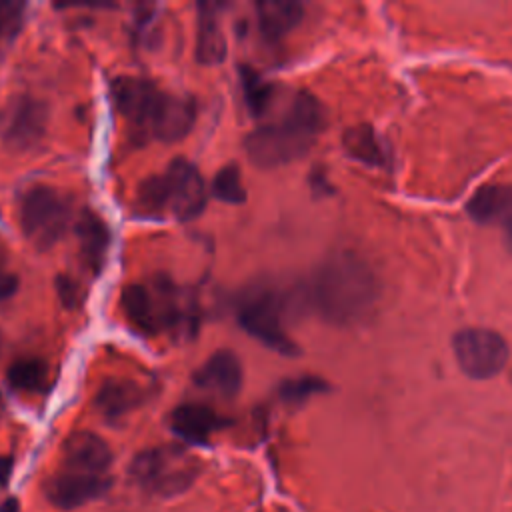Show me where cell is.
I'll list each match as a JSON object with an SVG mask.
<instances>
[{
	"instance_id": "cell-19",
	"label": "cell",
	"mask_w": 512,
	"mask_h": 512,
	"mask_svg": "<svg viewBox=\"0 0 512 512\" xmlns=\"http://www.w3.org/2000/svg\"><path fill=\"white\" fill-rule=\"evenodd\" d=\"M342 144L348 156L356 158L358 162H364L370 166L384 164V148L370 126L348 128L342 136Z\"/></svg>"
},
{
	"instance_id": "cell-12",
	"label": "cell",
	"mask_w": 512,
	"mask_h": 512,
	"mask_svg": "<svg viewBox=\"0 0 512 512\" xmlns=\"http://www.w3.org/2000/svg\"><path fill=\"white\" fill-rule=\"evenodd\" d=\"M168 424L176 436L186 442L204 444L224 424V420L206 404H180L170 416Z\"/></svg>"
},
{
	"instance_id": "cell-1",
	"label": "cell",
	"mask_w": 512,
	"mask_h": 512,
	"mask_svg": "<svg viewBox=\"0 0 512 512\" xmlns=\"http://www.w3.org/2000/svg\"><path fill=\"white\" fill-rule=\"evenodd\" d=\"M306 294L312 310L322 320L350 326L364 320L374 308L380 284L360 256L338 252L316 268Z\"/></svg>"
},
{
	"instance_id": "cell-13",
	"label": "cell",
	"mask_w": 512,
	"mask_h": 512,
	"mask_svg": "<svg viewBox=\"0 0 512 512\" xmlns=\"http://www.w3.org/2000/svg\"><path fill=\"white\" fill-rule=\"evenodd\" d=\"M46 118L48 110L44 102L34 98H22L14 108L10 124L6 128V142L12 148L20 150L34 146L46 130Z\"/></svg>"
},
{
	"instance_id": "cell-26",
	"label": "cell",
	"mask_w": 512,
	"mask_h": 512,
	"mask_svg": "<svg viewBox=\"0 0 512 512\" xmlns=\"http://www.w3.org/2000/svg\"><path fill=\"white\" fill-rule=\"evenodd\" d=\"M18 290V278L12 272L0 270V300L10 298Z\"/></svg>"
},
{
	"instance_id": "cell-16",
	"label": "cell",
	"mask_w": 512,
	"mask_h": 512,
	"mask_svg": "<svg viewBox=\"0 0 512 512\" xmlns=\"http://www.w3.org/2000/svg\"><path fill=\"white\" fill-rule=\"evenodd\" d=\"M304 16V8L298 2L288 0H262L256 4V20L264 38L278 40L288 34Z\"/></svg>"
},
{
	"instance_id": "cell-10",
	"label": "cell",
	"mask_w": 512,
	"mask_h": 512,
	"mask_svg": "<svg viewBox=\"0 0 512 512\" xmlns=\"http://www.w3.org/2000/svg\"><path fill=\"white\" fill-rule=\"evenodd\" d=\"M112 462V452L108 444L94 432L78 430L70 434L64 442V468L84 474L106 476Z\"/></svg>"
},
{
	"instance_id": "cell-21",
	"label": "cell",
	"mask_w": 512,
	"mask_h": 512,
	"mask_svg": "<svg viewBox=\"0 0 512 512\" xmlns=\"http://www.w3.org/2000/svg\"><path fill=\"white\" fill-rule=\"evenodd\" d=\"M242 88L246 96V104L254 116L266 114L274 100V86L262 80L252 68H242Z\"/></svg>"
},
{
	"instance_id": "cell-15",
	"label": "cell",
	"mask_w": 512,
	"mask_h": 512,
	"mask_svg": "<svg viewBox=\"0 0 512 512\" xmlns=\"http://www.w3.org/2000/svg\"><path fill=\"white\" fill-rule=\"evenodd\" d=\"M76 236L82 258L94 272H98L106 260V252L110 246V230L106 222L94 210L84 208L76 218Z\"/></svg>"
},
{
	"instance_id": "cell-6",
	"label": "cell",
	"mask_w": 512,
	"mask_h": 512,
	"mask_svg": "<svg viewBox=\"0 0 512 512\" xmlns=\"http://www.w3.org/2000/svg\"><path fill=\"white\" fill-rule=\"evenodd\" d=\"M112 100L116 110L136 132L154 138L172 100L170 92L158 88L152 80L138 76H118L112 82Z\"/></svg>"
},
{
	"instance_id": "cell-9",
	"label": "cell",
	"mask_w": 512,
	"mask_h": 512,
	"mask_svg": "<svg viewBox=\"0 0 512 512\" xmlns=\"http://www.w3.org/2000/svg\"><path fill=\"white\" fill-rule=\"evenodd\" d=\"M108 488H110L108 476L84 474V472H74V470L62 468L58 474H54L46 482L44 494L54 506L72 510L90 500H96Z\"/></svg>"
},
{
	"instance_id": "cell-14",
	"label": "cell",
	"mask_w": 512,
	"mask_h": 512,
	"mask_svg": "<svg viewBox=\"0 0 512 512\" xmlns=\"http://www.w3.org/2000/svg\"><path fill=\"white\" fill-rule=\"evenodd\" d=\"M222 6L214 2L198 4V32H196V60L204 66L220 64L226 58V38L218 20Z\"/></svg>"
},
{
	"instance_id": "cell-18",
	"label": "cell",
	"mask_w": 512,
	"mask_h": 512,
	"mask_svg": "<svg viewBox=\"0 0 512 512\" xmlns=\"http://www.w3.org/2000/svg\"><path fill=\"white\" fill-rule=\"evenodd\" d=\"M120 306L128 322L144 334H158L156 314H154V302L150 286L146 284H128L122 290Z\"/></svg>"
},
{
	"instance_id": "cell-25",
	"label": "cell",
	"mask_w": 512,
	"mask_h": 512,
	"mask_svg": "<svg viewBox=\"0 0 512 512\" xmlns=\"http://www.w3.org/2000/svg\"><path fill=\"white\" fill-rule=\"evenodd\" d=\"M56 284H58V294H60V298H62V302H64L66 306H78V304H80L78 286H76L70 278L60 276Z\"/></svg>"
},
{
	"instance_id": "cell-24",
	"label": "cell",
	"mask_w": 512,
	"mask_h": 512,
	"mask_svg": "<svg viewBox=\"0 0 512 512\" xmlns=\"http://www.w3.org/2000/svg\"><path fill=\"white\" fill-rule=\"evenodd\" d=\"M24 14V4L22 2H0V42L12 38L20 26H22V16Z\"/></svg>"
},
{
	"instance_id": "cell-4",
	"label": "cell",
	"mask_w": 512,
	"mask_h": 512,
	"mask_svg": "<svg viewBox=\"0 0 512 512\" xmlns=\"http://www.w3.org/2000/svg\"><path fill=\"white\" fill-rule=\"evenodd\" d=\"M200 462L178 446H156L138 452L130 464V476L154 496L170 498L188 490L198 478Z\"/></svg>"
},
{
	"instance_id": "cell-27",
	"label": "cell",
	"mask_w": 512,
	"mask_h": 512,
	"mask_svg": "<svg viewBox=\"0 0 512 512\" xmlns=\"http://www.w3.org/2000/svg\"><path fill=\"white\" fill-rule=\"evenodd\" d=\"M10 474H12V458L10 456H0V488L6 486Z\"/></svg>"
},
{
	"instance_id": "cell-28",
	"label": "cell",
	"mask_w": 512,
	"mask_h": 512,
	"mask_svg": "<svg viewBox=\"0 0 512 512\" xmlns=\"http://www.w3.org/2000/svg\"><path fill=\"white\" fill-rule=\"evenodd\" d=\"M0 512H18V502H16V498H8L6 502H2Z\"/></svg>"
},
{
	"instance_id": "cell-8",
	"label": "cell",
	"mask_w": 512,
	"mask_h": 512,
	"mask_svg": "<svg viewBox=\"0 0 512 512\" xmlns=\"http://www.w3.org/2000/svg\"><path fill=\"white\" fill-rule=\"evenodd\" d=\"M452 350L460 370L474 380L500 374L510 358V348L502 334L478 326L458 330L452 338Z\"/></svg>"
},
{
	"instance_id": "cell-22",
	"label": "cell",
	"mask_w": 512,
	"mask_h": 512,
	"mask_svg": "<svg viewBox=\"0 0 512 512\" xmlns=\"http://www.w3.org/2000/svg\"><path fill=\"white\" fill-rule=\"evenodd\" d=\"M212 194L228 204H242L246 200V188L238 164L222 166L212 182Z\"/></svg>"
},
{
	"instance_id": "cell-3",
	"label": "cell",
	"mask_w": 512,
	"mask_h": 512,
	"mask_svg": "<svg viewBox=\"0 0 512 512\" xmlns=\"http://www.w3.org/2000/svg\"><path fill=\"white\" fill-rule=\"evenodd\" d=\"M204 206V180L186 158H176L162 174L148 176L136 192V210L148 218L172 216L186 222L200 216Z\"/></svg>"
},
{
	"instance_id": "cell-5",
	"label": "cell",
	"mask_w": 512,
	"mask_h": 512,
	"mask_svg": "<svg viewBox=\"0 0 512 512\" xmlns=\"http://www.w3.org/2000/svg\"><path fill=\"white\" fill-rule=\"evenodd\" d=\"M70 206L60 192L46 184L30 186L20 198V224L24 236L38 248L54 246L66 232Z\"/></svg>"
},
{
	"instance_id": "cell-2",
	"label": "cell",
	"mask_w": 512,
	"mask_h": 512,
	"mask_svg": "<svg viewBox=\"0 0 512 512\" xmlns=\"http://www.w3.org/2000/svg\"><path fill=\"white\" fill-rule=\"evenodd\" d=\"M326 124L324 106L308 92H296L284 112L252 130L244 140L248 158L260 168H276L298 160L316 142Z\"/></svg>"
},
{
	"instance_id": "cell-7",
	"label": "cell",
	"mask_w": 512,
	"mask_h": 512,
	"mask_svg": "<svg viewBox=\"0 0 512 512\" xmlns=\"http://www.w3.org/2000/svg\"><path fill=\"white\" fill-rule=\"evenodd\" d=\"M238 324L258 342L284 356H296L298 346L282 328V304L276 292L258 288L244 294L236 306Z\"/></svg>"
},
{
	"instance_id": "cell-17",
	"label": "cell",
	"mask_w": 512,
	"mask_h": 512,
	"mask_svg": "<svg viewBox=\"0 0 512 512\" xmlns=\"http://www.w3.org/2000/svg\"><path fill=\"white\" fill-rule=\"evenodd\" d=\"M144 400V392L138 384L128 380H108L96 394V408L106 420H118L132 412Z\"/></svg>"
},
{
	"instance_id": "cell-23",
	"label": "cell",
	"mask_w": 512,
	"mask_h": 512,
	"mask_svg": "<svg viewBox=\"0 0 512 512\" xmlns=\"http://www.w3.org/2000/svg\"><path fill=\"white\" fill-rule=\"evenodd\" d=\"M326 388H328V384L318 376H298V378L284 380L280 384L278 392H280L284 402L300 404V402L308 400L310 396H314L318 392H324Z\"/></svg>"
},
{
	"instance_id": "cell-11",
	"label": "cell",
	"mask_w": 512,
	"mask_h": 512,
	"mask_svg": "<svg viewBox=\"0 0 512 512\" xmlns=\"http://www.w3.org/2000/svg\"><path fill=\"white\" fill-rule=\"evenodd\" d=\"M242 364L230 350L214 352L194 374V384L202 390L232 398L242 388Z\"/></svg>"
},
{
	"instance_id": "cell-20",
	"label": "cell",
	"mask_w": 512,
	"mask_h": 512,
	"mask_svg": "<svg viewBox=\"0 0 512 512\" xmlns=\"http://www.w3.org/2000/svg\"><path fill=\"white\" fill-rule=\"evenodd\" d=\"M6 380L18 392H40L48 382V368L38 358H18L8 366Z\"/></svg>"
}]
</instances>
